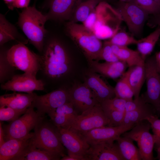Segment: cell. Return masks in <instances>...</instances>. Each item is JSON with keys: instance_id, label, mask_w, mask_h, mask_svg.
I'll return each instance as SVG.
<instances>
[{"instance_id": "1", "label": "cell", "mask_w": 160, "mask_h": 160, "mask_svg": "<svg viewBox=\"0 0 160 160\" xmlns=\"http://www.w3.org/2000/svg\"><path fill=\"white\" fill-rule=\"evenodd\" d=\"M41 54L36 78L43 83L44 91L65 87L64 83L71 69V61L65 45L58 39H50L44 41Z\"/></svg>"}, {"instance_id": "2", "label": "cell", "mask_w": 160, "mask_h": 160, "mask_svg": "<svg viewBox=\"0 0 160 160\" xmlns=\"http://www.w3.org/2000/svg\"><path fill=\"white\" fill-rule=\"evenodd\" d=\"M122 21L116 8L103 1L98 4L82 23L101 40L112 37L119 30Z\"/></svg>"}, {"instance_id": "3", "label": "cell", "mask_w": 160, "mask_h": 160, "mask_svg": "<svg viewBox=\"0 0 160 160\" xmlns=\"http://www.w3.org/2000/svg\"><path fill=\"white\" fill-rule=\"evenodd\" d=\"M48 20L46 15L43 14L34 6L24 8L18 19V26L31 44L41 54L47 33L44 25Z\"/></svg>"}, {"instance_id": "4", "label": "cell", "mask_w": 160, "mask_h": 160, "mask_svg": "<svg viewBox=\"0 0 160 160\" xmlns=\"http://www.w3.org/2000/svg\"><path fill=\"white\" fill-rule=\"evenodd\" d=\"M65 30L68 36L84 55L88 64L95 60L103 46L101 40L83 24L69 21Z\"/></svg>"}, {"instance_id": "5", "label": "cell", "mask_w": 160, "mask_h": 160, "mask_svg": "<svg viewBox=\"0 0 160 160\" xmlns=\"http://www.w3.org/2000/svg\"><path fill=\"white\" fill-rule=\"evenodd\" d=\"M30 138L36 148L58 155L61 158L65 155L64 146L60 142L57 128L50 121L42 117L35 128Z\"/></svg>"}, {"instance_id": "6", "label": "cell", "mask_w": 160, "mask_h": 160, "mask_svg": "<svg viewBox=\"0 0 160 160\" xmlns=\"http://www.w3.org/2000/svg\"><path fill=\"white\" fill-rule=\"evenodd\" d=\"M9 63L17 70L36 78L40 68V55L31 51L24 44L20 42L12 46L6 52Z\"/></svg>"}, {"instance_id": "7", "label": "cell", "mask_w": 160, "mask_h": 160, "mask_svg": "<svg viewBox=\"0 0 160 160\" xmlns=\"http://www.w3.org/2000/svg\"><path fill=\"white\" fill-rule=\"evenodd\" d=\"M34 108L32 103L22 116L3 126L5 141L12 139L30 138L32 137L33 132L30 131L43 116L35 111Z\"/></svg>"}, {"instance_id": "8", "label": "cell", "mask_w": 160, "mask_h": 160, "mask_svg": "<svg viewBox=\"0 0 160 160\" xmlns=\"http://www.w3.org/2000/svg\"><path fill=\"white\" fill-rule=\"evenodd\" d=\"M126 24L129 31L134 36L141 34L149 15L133 1H119L115 8Z\"/></svg>"}, {"instance_id": "9", "label": "cell", "mask_w": 160, "mask_h": 160, "mask_svg": "<svg viewBox=\"0 0 160 160\" xmlns=\"http://www.w3.org/2000/svg\"><path fill=\"white\" fill-rule=\"evenodd\" d=\"M145 66L147 89L142 95L145 102L155 109L159 117L160 115V74L156 66L154 56L146 59Z\"/></svg>"}, {"instance_id": "10", "label": "cell", "mask_w": 160, "mask_h": 160, "mask_svg": "<svg viewBox=\"0 0 160 160\" xmlns=\"http://www.w3.org/2000/svg\"><path fill=\"white\" fill-rule=\"evenodd\" d=\"M142 121L137 123L129 131L125 132L121 135L136 142L142 160H153V150L155 137L150 132L151 128L150 123L148 121L147 123Z\"/></svg>"}, {"instance_id": "11", "label": "cell", "mask_w": 160, "mask_h": 160, "mask_svg": "<svg viewBox=\"0 0 160 160\" xmlns=\"http://www.w3.org/2000/svg\"><path fill=\"white\" fill-rule=\"evenodd\" d=\"M109 120L100 104L99 103L78 115L71 127L84 132L97 128L109 126Z\"/></svg>"}, {"instance_id": "12", "label": "cell", "mask_w": 160, "mask_h": 160, "mask_svg": "<svg viewBox=\"0 0 160 160\" xmlns=\"http://www.w3.org/2000/svg\"><path fill=\"white\" fill-rule=\"evenodd\" d=\"M60 140L68 150V155H73L86 160L85 157L90 145L79 131L72 127H57Z\"/></svg>"}, {"instance_id": "13", "label": "cell", "mask_w": 160, "mask_h": 160, "mask_svg": "<svg viewBox=\"0 0 160 160\" xmlns=\"http://www.w3.org/2000/svg\"><path fill=\"white\" fill-rule=\"evenodd\" d=\"M70 101L68 89L64 87L41 95H36L33 105L41 116Z\"/></svg>"}, {"instance_id": "14", "label": "cell", "mask_w": 160, "mask_h": 160, "mask_svg": "<svg viewBox=\"0 0 160 160\" xmlns=\"http://www.w3.org/2000/svg\"><path fill=\"white\" fill-rule=\"evenodd\" d=\"M135 125L105 126L81 132L88 143L91 145L101 142L114 141L123 134L130 130Z\"/></svg>"}, {"instance_id": "15", "label": "cell", "mask_w": 160, "mask_h": 160, "mask_svg": "<svg viewBox=\"0 0 160 160\" xmlns=\"http://www.w3.org/2000/svg\"><path fill=\"white\" fill-rule=\"evenodd\" d=\"M69 100L77 112L81 113L99 103L90 88L84 82L68 88Z\"/></svg>"}, {"instance_id": "16", "label": "cell", "mask_w": 160, "mask_h": 160, "mask_svg": "<svg viewBox=\"0 0 160 160\" xmlns=\"http://www.w3.org/2000/svg\"><path fill=\"white\" fill-rule=\"evenodd\" d=\"M1 90L31 93L34 91H44V84L40 80L25 73L16 74L0 86Z\"/></svg>"}, {"instance_id": "17", "label": "cell", "mask_w": 160, "mask_h": 160, "mask_svg": "<svg viewBox=\"0 0 160 160\" xmlns=\"http://www.w3.org/2000/svg\"><path fill=\"white\" fill-rule=\"evenodd\" d=\"M84 78V82L100 103L115 97L114 88L108 84L100 74L89 69L85 73Z\"/></svg>"}, {"instance_id": "18", "label": "cell", "mask_w": 160, "mask_h": 160, "mask_svg": "<svg viewBox=\"0 0 160 160\" xmlns=\"http://www.w3.org/2000/svg\"><path fill=\"white\" fill-rule=\"evenodd\" d=\"M86 160H125L117 143L103 142L90 145Z\"/></svg>"}, {"instance_id": "19", "label": "cell", "mask_w": 160, "mask_h": 160, "mask_svg": "<svg viewBox=\"0 0 160 160\" xmlns=\"http://www.w3.org/2000/svg\"><path fill=\"white\" fill-rule=\"evenodd\" d=\"M82 0H50L48 20H69L75 9Z\"/></svg>"}, {"instance_id": "20", "label": "cell", "mask_w": 160, "mask_h": 160, "mask_svg": "<svg viewBox=\"0 0 160 160\" xmlns=\"http://www.w3.org/2000/svg\"><path fill=\"white\" fill-rule=\"evenodd\" d=\"M52 123L57 127L69 128L78 116L73 103L69 101L47 114Z\"/></svg>"}, {"instance_id": "21", "label": "cell", "mask_w": 160, "mask_h": 160, "mask_svg": "<svg viewBox=\"0 0 160 160\" xmlns=\"http://www.w3.org/2000/svg\"><path fill=\"white\" fill-rule=\"evenodd\" d=\"M89 65V69L92 71L112 79L120 77L127 66L126 63L120 60L115 62L105 61L103 63L94 60Z\"/></svg>"}, {"instance_id": "22", "label": "cell", "mask_w": 160, "mask_h": 160, "mask_svg": "<svg viewBox=\"0 0 160 160\" xmlns=\"http://www.w3.org/2000/svg\"><path fill=\"white\" fill-rule=\"evenodd\" d=\"M36 94L16 93L0 96V106H6L18 110H26L32 104Z\"/></svg>"}, {"instance_id": "23", "label": "cell", "mask_w": 160, "mask_h": 160, "mask_svg": "<svg viewBox=\"0 0 160 160\" xmlns=\"http://www.w3.org/2000/svg\"><path fill=\"white\" fill-rule=\"evenodd\" d=\"M30 138L12 139L5 141L0 146V160H13L29 143Z\"/></svg>"}, {"instance_id": "24", "label": "cell", "mask_w": 160, "mask_h": 160, "mask_svg": "<svg viewBox=\"0 0 160 160\" xmlns=\"http://www.w3.org/2000/svg\"><path fill=\"white\" fill-rule=\"evenodd\" d=\"M129 68L126 72L129 83L134 93V99H137L140 96L141 89L145 80V63Z\"/></svg>"}, {"instance_id": "25", "label": "cell", "mask_w": 160, "mask_h": 160, "mask_svg": "<svg viewBox=\"0 0 160 160\" xmlns=\"http://www.w3.org/2000/svg\"><path fill=\"white\" fill-rule=\"evenodd\" d=\"M60 156L37 148L31 143L13 160H59Z\"/></svg>"}, {"instance_id": "26", "label": "cell", "mask_w": 160, "mask_h": 160, "mask_svg": "<svg viewBox=\"0 0 160 160\" xmlns=\"http://www.w3.org/2000/svg\"><path fill=\"white\" fill-rule=\"evenodd\" d=\"M153 116H158L154 107L146 103L143 106L135 110L125 112L122 125H135L137 123ZM159 117V116H158Z\"/></svg>"}, {"instance_id": "27", "label": "cell", "mask_w": 160, "mask_h": 160, "mask_svg": "<svg viewBox=\"0 0 160 160\" xmlns=\"http://www.w3.org/2000/svg\"><path fill=\"white\" fill-rule=\"evenodd\" d=\"M111 44L113 52L119 60L126 63L129 68L144 64L145 60L137 50H132L127 47Z\"/></svg>"}, {"instance_id": "28", "label": "cell", "mask_w": 160, "mask_h": 160, "mask_svg": "<svg viewBox=\"0 0 160 160\" xmlns=\"http://www.w3.org/2000/svg\"><path fill=\"white\" fill-rule=\"evenodd\" d=\"M116 141L125 160H142L139 149L132 139L121 136Z\"/></svg>"}, {"instance_id": "29", "label": "cell", "mask_w": 160, "mask_h": 160, "mask_svg": "<svg viewBox=\"0 0 160 160\" xmlns=\"http://www.w3.org/2000/svg\"><path fill=\"white\" fill-rule=\"evenodd\" d=\"M103 0H82L73 12L70 20L75 23L84 22Z\"/></svg>"}, {"instance_id": "30", "label": "cell", "mask_w": 160, "mask_h": 160, "mask_svg": "<svg viewBox=\"0 0 160 160\" xmlns=\"http://www.w3.org/2000/svg\"><path fill=\"white\" fill-rule=\"evenodd\" d=\"M160 36V27L145 37L139 39L137 44V51L145 60L147 56L152 52Z\"/></svg>"}, {"instance_id": "31", "label": "cell", "mask_w": 160, "mask_h": 160, "mask_svg": "<svg viewBox=\"0 0 160 160\" xmlns=\"http://www.w3.org/2000/svg\"><path fill=\"white\" fill-rule=\"evenodd\" d=\"M17 31L14 26L9 22L4 15L0 14V46L6 43L15 40Z\"/></svg>"}, {"instance_id": "32", "label": "cell", "mask_w": 160, "mask_h": 160, "mask_svg": "<svg viewBox=\"0 0 160 160\" xmlns=\"http://www.w3.org/2000/svg\"><path fill=\"white\" fill-rule=\"evenodd\" d=\"M120 78L114 87L115 97L127 101L132 99L134 94L128 80L126 72Z\"/></svg>"}, {"instance_id": "33", "label": "cell", "mask_w": 160, "mask_h": 160, "mask_svg": "<svg viewBox=\"0 0 160 160\" xmlns=\"http://www.w3.org/2000/svg\"><path fill=\"white\" fill-rule=\"evenodd\" d=\"M7 49H1L0 54V83L3 84L10 80L15 75L17 70L8 62L6 56Z\"/></svg>"}, {"instance_id": "34", "label": "cell", "mask_w": 160, "mask_h": 160, "mask_svg": "<svg viewBox=\"0 0 160 160\" xmlns=\"http://www.w3.org/2000/svg\"><path fill=\"white\" fill-rule=\"evenodd\" d=\"M112 44L121 47H127L132 44H137L139 41L124 31L119 30L108 41Z\"/></svg>"}, {"instance_id": "35", "label": "cell", "mask_w": 160, "mask_h": 160, "mask_svg": "<svg viewBox=\"0 0 160 160\" xmlns=\"http://www.w3.org/2000/svg\"><path fill=\"white\" fill-rule=\"evenodd\" d=\"M27 110H18L6 106H0V121H13L23 114Z\"/></svg>"}, {"instance_id": "36", "label": "cell", "mask_w": 160, "mask_h": 160, "mask_svg": "<svg viewBox=\"0 0 160 160\" xmlns=\"http://www.w3.org/2000/svg\"><path fill=\"white\" fill-rule=\"evenodd\" d=\"M104 60L108 62H115L119 60L112 50L111 44L106 41L105 42L95 60L99 62Z\"/></svg>"}, {"instance_id": "37", "label": "cell", "mask_w": 160, "mask_h": 160, "mask_svg": "<svg viewBox=\"0 0 160 160\" xmlns=\"http://www.w3.org/2000/svg\"><path fill=\"white\" fill-rule=\"evenodd\" d=\"M110 121V126H118L122 125L125 112L117 110L103 109Z\"/></svg>"}, {"instance_id": "38", "label": "cell", "mask_w": 160, "mask_h": 160, "mask_svg": "<svg viewBox=\"0 0 160 160\" xmlns=\"http://www.w3.org/2000/svg\"><path fill=\"white\" fill-rule=\"evenodd\" d=\"M132 1L149 15H155L160 14V5L154 0H133Z\"/></svg>"}, {"instance_id": "39", "label": "cell", "mask_w": 160, "mask_h": 160, "mask_svg": "<svg viewBox=\"0 0 160 160\" xmlns=\"http://www.w3.org/2000/svg\"><path fill=\"white\" fill-rule=\"evenodd\" d=\"M127 100L115 97L106 100L100 103L103 109L117 110L125 112V105Z\"/></svg>"}, {"instance_id": "40", "label": "cell", "mask_w": 160, "mask_h": 160, "mask_svg": "<svg viewBox=\"0 0 160 160\" xmlns=\"http://www.w3.org/2000/svg\"><path fill=\"white\" fill-rule=\"evenodd\" d=\"M158 117L157 116H153L146 119L150 124L153 135L155 137V145L160 143V119H159Z\"/></svg>"}, {"instance_id": "41", "label": "cell", "mask_w": 160, "mask_h": 160, "mask_svg": "<svg viewBox=\"0 0 160 160\" xmlns=\"http://www.w3.org/2000/svg\"><path fill=\"white\" fill-rule=\"evenodd\" d=\"M146 103L142 95L138 99L127 100L125 105V112L136 110Z\"/></svg>"}, {"instance_id": "42", "label": "cell", "mask_w": 160, "mask_h": 160, "mask_svg": "<svg viewBox=\"0 0 160 160\" xmlns=\"http://www.w3.org/2000/svg\"><path fill=\"white\" fill-rule=\"evenodd\" d=\"M30 0H15L12 6V10L15 8H25L28 7Z\"/></svg>"}, {"instance_id": "43", "label": "cell", "mask_w": 160, "mask_h": 160, "mask_svg": "<svg viewBox=\"0 0 160 160\" xmlns=\"http://www.w3.org/2000/svg\"><path fill=\"white\" fill-rule=\"evenodd\" d=\"M152 15L148 21V25L151 27L156 25L160 27V14Z\"/></svg>"}, {"instance_id": "44", "label": "cell", "mask_w": 160, "mask_h": 160, "mask_svg": "<svg viewBox=\"0 0 160 160\" xmlns=\"http://www.w3.org/2000/svg\"><path fill=\"white\" fill-rule=\"evenodd\" d=\"M61 160H83L80 157L73 155H65L60 159Z\"/></svg>"}, {"instance_id": "45", "label": "cell", "mask_w": 160, "mask_h": 160, "mask_svg": "<svg viewBox=\"0 0 160 160\" xmlns=\"http://www.w3.org/2000/svg\"><path fill=\"white\" fill-rule=\"evenodd\" d=\"M154 57L157 68L160 74V51L156 53Z\"/></svg>"}, {"instance_id": "46", "label": "cell", "mask_w": 160, "mask_h": 160, "mask_svg": "<svg viewBox=\"0 0 160 160\" xmlns=\"http://www.w3.org/2000/svg\"><path fill=\"white\" fill-rule=\"evenodd\" d=\"M4 132L2 124L0 123V146L4 142Z\"/></svg>"}, {"instance_id": "47", "label": "cell", "mask_w": 160, "mask_h": 160, "mask_svg": "<svg viewBox=\"0 0 160 160\" xmlns=\"http://www.w3.org/2000/svg\"><path fill=\"white\" fill-rule=\"evenodd\" d=\"M7 4L9 8L12 10V6L15 0H3Z\"/></svg>"}, {"instance_id": "48", "label": "cell", "mask_w": 160, "mask_h": 160, "mask_svg": "<svg viewBox=\"0 0 160 160\" xmlns=\"http://www.w3.org/2000/svg\"><path fill=\"white\" fill-rule=\"evenodd\" d=\"M154 146H155L156 149L157 153L158 159L160 160V143L155 145Z\"/></svg>"}, {"instance_id": "49", "label": "cell", "mask_w": 160, "mask_h": 160, "mask_svg": "<svg viewBox=\"0 0 160 160\" xmlns=\"http://www.w3.org/2000/svg\"><path fill=\"white\" fill-rule=\"evenodd\" d=\"M103 1H105L106 0H103ZM133 0H119V1H133Z\"/></svg>"}, {"instance_id": "50", "label": "cell", "mask_w": 160, "mask_h": 160, "mask_svg": "<svg viewBox=\"0 0 160 160\" xmlns=\"http://www.w3.org/2000/svg\"><path fill=\"white\" fill-rule=\"evenodd\" d=\"M155 2H156L159 4L160 5V0H154Z\"/></svg>"}]
</instances>
